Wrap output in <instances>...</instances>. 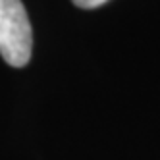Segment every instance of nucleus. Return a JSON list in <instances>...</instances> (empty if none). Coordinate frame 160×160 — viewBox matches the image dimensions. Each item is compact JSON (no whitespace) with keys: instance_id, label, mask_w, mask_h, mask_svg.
<instances>
[{"instance_id":"f257e3e1","label":"nucleus","mask_w":160,"mask_h":160,"mask_svg":"<svg viewBox=\"0 0 160 160\" xmlns=\"http://www.w3.org/2000/svg\"><path fill=\"white\" fill-rule=\"evenodd\" d=\"M33 33L21 0H0V54L6 64L23 68L31 58Z\"/></svg>"},{"instance_id":"f03ea898","label":"nucleus","mask_w":160,"mask_h":160,"mask_svg":"<svg viewBox=\"0 0 160 160\" xmlns=\"http://www.w3.org/2000/svg\"><path fill=\"white\" fill-rule=\"evenodd\" d=\"M72 2L79 8H83V10H93V8H98L104 2H108V0H72Z\"/></svg>"}]
</instances>
